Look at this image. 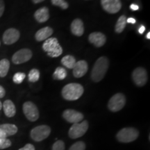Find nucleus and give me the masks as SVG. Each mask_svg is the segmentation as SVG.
Wrapping results in <instances>:
<instances>
[{"label": "nucleus", "instance_id": "1", "mask_svg": "<svg viewBox=\"0 0 150 150\" xmlns=\"http://www.w3.org/2000/svg\"><path fill=\"white\" fill-rule=\"evenodd\" d=\"M108 60L105 56H102L97 60L91 72V79L93 81L99 82L104 79L108 70Z\"/></svg>", "mask_w": 150, "mask_h": 150}, {"label": "nucleus", "instance_id": "2", "mask_svg": "<svg viewBox=\"0 0 150 150\" xmlns=\"http://www.w3.org/2000/svg\"><path fill=\"white\" fill-rule=\"evenodd\" d=\"M83 87L79 83H69L62 89V96L68 101H74L79 99L83 94Z\"/></svg>", "mask_w": 150, "mask_h": 150}, {"label": "nucleus", "instance_id": "3", "mask_svg": "<svg viewBox=\"0 0 150 150\" xmlns=\"http://www.w3.org/2000/svg\"><path fill=\"white\" fill-rule=\"evenodd\" d=\"M42 49L52 58L59 57L63 54V49L56 38H49L43 43Z\"/></svg>", "mask_w": 150, "mask_h": 150}, {"label": "nucleus", "instance_id": "4", "mask_svg": "<svg viewBox=\"0 0 150 150\" xmlns=\"http://www.w3.org/2000/svg\"><path fill=\"white\" fill-rule=\"evenodd\" d=\"M139 136V131L133 127H126L121 129L117 133V139L118 141L127 143L136 140Z\"/></svg>", "mask_w": 150, "mask_h": 150}, {"label": "nucleus", "instance_id": "5", "mask_svg": "<svg viewBox=\"0 0 150 150\" xmlns=\"http://www.w3.org/2000/svg\"><path fill=\"white\" fill-rule=\"evenodd\" d=\"M51 133V128L47 125H40L31 131L30 136L35 142H40L46 139Z\"/></svg>", "mask_w": 150, "mask_h": 150}, {"label": "nucleus", "instance_id": "6", "mask_svg": "<svg viewBox=\"0 0 150 150\" xmlns=\"http://www.w3.org/2000/svg\"><path fill=\"white\" fill-rule=\"evenodd\" d=\"M126 104V98L122 93H117L110 99L108 108L110 111L117 112L122 109Z\"/></svg>", "mask_w": 150, "mask_h": 150}, {"label": "nucleus", "instance_id": "7", "mask_svg": "<svg viewBox=\"0 0 150 150\" xmlns=\"http://www.w3.org/2000/svg\"><path fill=\"white\" fill-rule=\"evenodd\" d=\"M88 129V122L86 120L81 122L73 124L69 130V136L72 139L80 138L86 134Z\"/></svg>", "mask_w": 150, "mask_h": 150}, {"label": "nucleus", "instance_id": "8", "mask_svg": "<svg viewBox=\"0 0 150 150\" xmlns=\"http://www.w3.org/2000/svg\"><path fill=\"white\" fill-rule=\"evenodd\" d=\"M22 108H23L24 114L29 121L35 122L39 118V110L33 102H25L23 104Z\"/></svg>", "mask_w": 150, "mask_h": 150}, {"label": "nucleus", "instance_id": "9", "mask_svg": "<svg viewBox=\"0 0 150 150\" xmlns=\"http://www.w3.org/2000/svg\"><path fill=\"white\" fill-rule=\"evenodd\" d=\"M32 57V52L29 49H22L16 52L12 56V61L14 64L19 65L29 61Z\"/></svg>", "mask_w": 150, "mask_h": 150}, {"label": "nucleus", "instance_id": "10", "mask_svg": "<svg viewBox=\"0 0 150 150\" xmlns=\"http://www.w3.org/2000/svg\"><path fill=\"white\" fill-rule=\"evenodd\" d=\"M132 79L134 83L138 86L142 87L145 86L148 79L147 71L143 67H137L133 71Z\"/></svg>", "mask_w": 150, "mask_h": 150}, {"label": "nucleus", "instance_id": "11", "mask_svg": "<svg viewBox=\"0 0 150 150\" xmlns=\"http://www.w3.org/2000/svg\"><path fill=\"white\" fill-rule=\"evenodd\" d=\"M101 5L105 11L110 14L117 13L122 8L120 0H101Z\"/></svg>", "mask_w": 150, "mask_h": 150}, {"label": "nucleus", "instance_id": "12", "mask_svg": "<svg viewBox=\"0 0 150 150\" xmlns=\"http://www.w3.org/2000/svg\"><path fill=\"white\" fill-rule=\"evenodd\" d=\"M63 117L68 122L73 124L80 122L83 119V115L81 112L73 109H67L64 110Z\"/></svg>", "mask_w": 150, "mask_h": 150}, {"label": "nucleus", "instance_id": "13", "mask_svg": "<svg viewBox=\"0 0 150 150\" xmlns=\"http://www.w3.org/2000/svg\"><path fill=\"white\" fill-rule=\"evenodd\" d=\"M20 31L14 28L7 29L3 35V42L6 45H12L19 40Z\"/></svg>", "mask_w": 150, "mask_h": 150}, {"label": "nucleus", "instance_id": "14", "mask_svg": "<svg viewBox=\"0 0 150 150\" xmlns=\"http://www.w3.org/2000/svg\"><path fill=\"white\" fill-rule=\"evenodd\" d=\"M73 75L76 78H81L87 72L88 66L87 62L81 60L78 62H76L74 67H73Z\"/></svg>", "mask_w": 150, "mask_h": 150}, {"label": "nucleus", "instance_id": "15", "mask_svg": "<svg viewBox=\"0 0 150 150\" xmlns=\"http://www.w3.org/2000/svg\"><path fill=\"white\" fill-rule=\"evenodd\" d=\"M89 42L93 44L96 47H101L106 42V37L101 32H93L88 37Z\"/></svg>", "mask_w": 150, "mask_h": 150}, {"label": "nucleus", "instance_id": "16", "mask_svg": "<svg viewBox=\"0 0 150 150\" xmlns=\"http://www.w3.org/2000/svg\"><path fill=\"white\" fill-rule=\"evenodd\" d=\"M71 31L76 36L80 37L84 33V25L83 22L80 19H75L71 24Z\"/></svg>", "mask_w": 150, "mask_h": 150}, {"label": "nucleus", "instance_id": "17", "mask_svg": "<svg viewBox=\"0 0 150 150\" xmlns=\"http://www.w3.org/2000/svg\"><path fill=\"white\" fill-rule=\"evenodd\" d=\"M53 32V29L50 27L42 28V29L38 30L36 32V33H35V40L38 41V42L47 40V39H48L51 36Z\"/></svg>", "mask_w": 150, "mask_h": 150}, {"label": "nucleus", "instance_id": "18", "mask_svg": "<svg viewBox=\"0 0 150 150\" xmlns=\"http://www.w3.org/2000/svg\"><path fill=\"white\" fill-rule=\"evenodd\" d=\"M34 18L39 23H43L47 21L50 18L49 9L47 7H42L38 9L34 13Z\"/></svg>", "mask_w": 150, "mask_h": 150}, {"label": "nucleus", "instance_id": "19", "mask_svg": "<svg viewBox=\"0 0 150 150\" xmlns=\"http://www.w3.org/2000/svg\"><path fill=\"white\" fill-rule=\"evenodd\" d=\"M2 107L4 109V112L6 116H7V117H12L16 115V106H15L13 102L11 100H9V99L6 100L2 104Z\"/></svg>", "mask_w": 150, "mask_h": 150}, {"label": "nucleus", "instance_id": "20", "mask_svg": "<svg viewBox=\"0 0 150 150\" xmlns=\"http://www.w3.org/2000/svg\"><path fill=\"white\" fill-rule=\"evenodd\" d=\"M0 129L4 131V133L6 135V136H13L18 132V127L15 125L11 124H4L0 125Z\"/></svg>", "mask_w": 150, "mask_h": 150}, {"label": "nucleus", "instance_id": "21", "mask_svg": "<svg viewBox=\"0 0 150 150\" xmlns=\"http://www.w3.org/2000/svg\"><path fill=\"white\" fill-rule=\"evenodd\" d=\"M10 68V62L8 59H4L0 61V77H5Z\"/></svg>", "mask_w": 150, "mask_h": 150}, {"label": "nucleus", "instance_id": "22", "mask_svg": "<svg viewBox=\"0 0 150 150\" xmlns=\"http://www.w3.org/2000/svg\"><path fill=\"white\" fill-rule=\"evenodd\" d=\"M127 25V18L125 16H121L118 18L117 23L115 24V32L120 33L124 31Z\"/></svg>", "mask_w": 150, "mask_h": 150}, {"label": "nucleus", "instance_id": "23", "mask_svg": "<svg viewBox=\"0 0 150 150\" xmlns=\"http://www.w3.org/2000/svg\"><path fill=\"white\" fill-rule=\"evenodd\" d=\"M61 63L68 69H72L76 63V59L72 55H66L61 59Z\"/></svg>", "mask_w": 150, "mask_h": 150}, {"label": "nucleus", "instance_id": "24", "mask_svg": "<svg viewBox=\"0 0 150 150\" xmlns=\"http://www.w3.org/2000/svg\"><path fill=\"white\" fill-rule=\"evenodd\" d=\"M67 71L65 68L62 67H58L54 71L53 74V77L56 80H63L67 76Z\"/></svg>", "mask_w": 150, "mask_h": 150}, {"label": "nucleus", "instance_id": "25", "mask_svg": "<svg viewBox=\"0 0 150 150\" xmlns=\"http://www.w3.org/2000/svg\"><path fill=\"white\" fill-rule=\"evenodd\" d=\"M28 79L31 82H36L40 79V72L37 69H32L28 75Z\"/></svg>", "mask_w": 150, "mask_h": 150}, {"label": "nucleus", "instance_id": "26", "mask_svg": "<svg viewBox=\"0 0 150 150\" xmlns=\"http://www.w3.org/2000/svg\"><path fill=\"white\" fill-rule=\"evenodd\" d=\"M51 2L54 6H59L63 10L67 9L69 6L68 3L65 1V0H51Z\"/></svg>", "mask_w": 150, "mask_h": 150}, {"label": "nucleus", "instance_id": "27", "mask_svg": "<svg viewBox=\"0 0 150 150\" xmlns=\"http://www.w3.org/2000/svg\"><path fill=\"white\" fill-rule=\"evenodd\" d=\"M26 77V74L23 72H17L14 74L13 77V81L15 83L20 84L22 83L24 79Z\"/></svg>", "mask_w": 150, "mask_h": 150}, {"label": "nucleus", "instance_id": "28", "mask_svg": "<svg viewBox=\"0 0 150 150\" xmlns=\"http://www.w3.org/2000/svg\"><path fill=\"white\" fill-rule=\"evenodd\" d=\"M86 144L82 141H79L75 142L74 144L71 146L69 150H85Z\"/></svg>", "mask_w": 150, "mask_h": 150}, {"label": "nucleus", "instance_id": "29", "mask_svg": "<svg viewBox=\"0 0 150 150\" xmlns=\"http://www.w3.org/2000/svg\"><path fill=\"white\" fill-rule=\"evenodd\" d=\"M11 146V141L7 138H0V149L8 148Z\"/></svg>", "mask_w": 150, "mask_h": 150}, {"label": "nucleus", "instance_id": "30", "mask_svg": "<svg viewBox=\"0 0 150 150\" xmlns=\"http://www.w3.org/2000/svg\"><path fill=\"white\" fill-rule=\"evenodd\" d=\"M52 150H65V144L63 141L59 140L54 142Z\"/></svg>", "mask_w": 150, "mask_h": 150}, {"label": "nucleus", "instance_id": "31", "mask_svg": "<svg viewBox=\"0 0 150 150\" xmlns=\"http://www.w3.org/2000/svg\"><path fill=\"white\" fill-rule=\"evenodd\" d=\"M18 150H35V147L32 144H27L24 147L22 148H20V149Z\"/></svg>", "mask_w": 150, "mask_h": 150}, {"label": "nucleus", "instance_id": "32", "mask_svg": "<svg viewBox=\"0 0 150 150\" xmlns=\"http://www.w3.org/2000/svg\"><path fill=\"white\" fill-rule=\"evenodd\" d=\"M5 9V4L4 0H0V18L2 16V15L4 12Z\"/></svg>", "mask_w": 150, "mask_h": 150}, {"label": "nucleus", "instance_id": "33", "mask_svg": "<svg viewBox=\"0 0 150 150\" xmlns=\"http://www.w3.org/2000/svg\"><path fill=\"white\" fill-rule=\"evenodd\" d=\"M6 91L5 89L4 88L1 86H0V98H3L5 96Z\"/></svg>", "mask_w": 150, "mask_h": 150}, {"label": "nucleus", "instance_id": "34", "mask_svg": "<svg viewBox=\"0 0 150 150\" xmlns=\"http://www.w3.org/2000/svg\"><path fill=\"white\" fill-rule=\"evenodd\" d=\"M130 8L132 11H138V9H139V6H138V5L135 4H132L130 6Z\"/></svg>", "mask_w": 150, "mask_h": 150}, {"label": "nucleus", "instance_id": "35", "mask_svg": "<svg viewBox=\"0 0 150 150\" xmlns=\"http://www.w3.org/2000/svg\"><path fill=\"white\" fill-rule=\"evenodd\" d=\"M136 20L133 18H130L129 19H127V22H128V23L135 24V23H136Z\"/></svg>", "mask_w": 150, "mask_h": 150}, {"label": "nucleus", "instance_id": "36", "mask_svg": "<svg viewBox=\"0 0 150 150\" xmlns=\"http://www.w3.org/2000/svg\"><path fill=\"white\" fill-rule=\"evenodd\" d=\"M7 138L6 135L4 133V131L1 130V129H0V138Z\"/></svg>", "mask_w": 150, "mask_h": 150}, {"label": "nucleus", "instance_id": "37", "mask_svg": "<svg viewBox=\"0 0 150 150\" xmlns=\"http://www.w3.org/2000/svg\"><path fill=\"white\" fill-rule=\"evenodd\" d=\"M145 31V27L142 25L139 28V29H138V31H139V33H140V34H142Z\"/></svg>", "mask_w": 150, "mask_h": 150}, {"label": "nucleus", "instance_id": "38", "mask_svg": "<svg viewBox=\"0 0 150 150\" xmlns=\"http://www.w3.org/2000/svg\"><path fill=\"white\" fill-rule=\"evenodd\" d=\"M45 1V0H32V1L34 4H38V3H40L42 2V1Z\"/></svg>", "mask_w": 150, "mask_h": 150}, {"label": "nucleus", "instance_id": "39", "mask_svg": "<svg viewBox=\"0 0 150 150\" xmlns=\"http://www.w3.org/2000/svg\"><path fill=\"white\" fill-rule=\"evenodd\" d=\"M147 39H150V32H148L147 34Z\"/></svg>", "mask_w": 150, "mask_h": 150}, {"label": "nucleus", "instance_id": "40", "mask_svg": "<svg viewBox=\"0 0 150 150\" xmlns=\"http://www.w3.org/2000/svg\"><path fill=\"white\" fill-rule=\"evenodd\" d=\"M1 108H2V104H1V101H0V110H1Z\"/></svg>", "mask_w": 150, "mask_h": 150}, {"label": "nucleus", "instance_id": "41", "mask_svg": "<svg viewBox=\"0 0 150 150\" xmlns=\"http://www.w3.org/2000/svg\"><path fill=\"white\" fill-rule=\"evenodd\" d=\"M0 45H1V43H0Z\"/></svg>", "mask_w": 150, "mask_h": 150}]
</instances>
